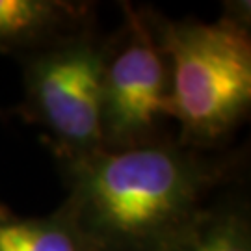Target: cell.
Here are the masks:
<instances>
[{
    "label": "cell",
    "instance_id": "cell-1",
    "mask_svg": "<svg viewBox=\"0 0 251 251\" xmlns=\"http://www.w3.org/2000/svg\"><path fill=\"white\" fill-rule=\"evenodd\" d=\"M62 205L93 251H166L233 182L238 156L192 149L171 138L125 151L58 162Z\"/></svg>",
    "mask_w": 251,
    "mask_h": 251
},
{
    "label": "cell",
    "instance_id": "cell-2",
    "mask_svg": "<svg viewBox=\"0 0 251 251\" xmlns=\"http://www.w3.org/2000/svg\"><path fill=\"white\" fill-rule=\"evenodd\" d=\"M250 2L225 4L220 19H170L147 8L168 58L177 142L216 151L251 110Z\"/></svg>",
    "mask_w": 251,
    "mask_h": 251
},
{
    "label": "cell",
    "instance_id": "cell-3",
    "mask_svg": "<svg viewBox=\"0 0 251 251\" xmlns=\"http://www.w3.org/2000/svg\"><path fill=\"white\" fill-rule=\"evenodd\" d=\"M108 36L95 23L19 58L25 99L19 114L47 136L56 162L102 149L100 106Z\"/></svg>",
    "mask_w": 251,
    "mask_h": 251
},
{
    "label": "cell",
    "instance_id": "cell-4",
    "mask_svg": "<svg viewBox=\"0 0 251 251\" xmlns=\"http://www.w3.org/2000/svg\"><path fill=\"white\" fill-rule=\"evenodd\" d=\"M123 21L108 36L102 71L100 132L104 151L160 144L175 136L168 58L149 23L147 8L121 4Z\"/></svg>",
    "mask_w": 251,
    "mask_h": 251
},
{
    "label": "cell",
    "instance_id": "cell-5",
    "mask_svg": "<svg viewBox=\"0 0 251 251\" xmlns=\"http://www.w3.org/2000/svg\"><path fill=\"white\" fill-rule=\"evenodd\" d=\"M93 23L91 2L0 0V54L19 60Z\"/></svg>",
    "mask_w": 251,
    "mask_h": 251
},
{
    "label": "cell",
    "instance_id": "cell-6",
    "mask_svg": "<svg viewBox=\"0 0 251 251\" xmlns=\"http://www.w3.org/2000/svg\"><path fill=\"white\" fill-rule=\"evenodd\" d=\"M0 251H93L69 210L23 218L0 205Z\"/></svg>",
    "mask_w": 251,
    "mask_h": 251
},
{
    "label": "cell",
    "instance_id": "cell-7",
    "mask_svg": "<svg viewBox=\"0 0 251 251\" xmlns=\"http://www.w3.org/2000/svg\"><path fill=\"white\" fill-rule=\"evenodd\" d=\"M166 251H251V216L240 199L212 201Z\"/></svg>",
    "mask_w": 251,
    "mask_h": 251
}]
</instances>
